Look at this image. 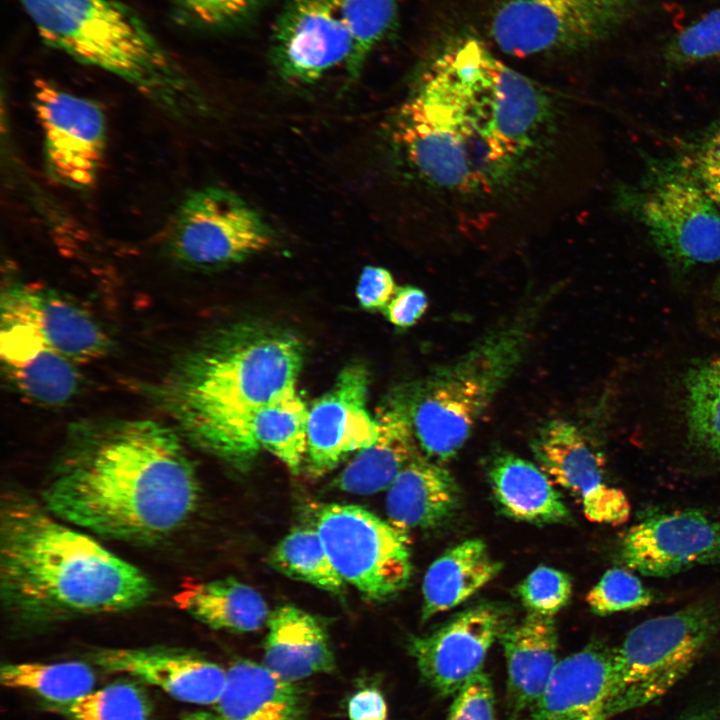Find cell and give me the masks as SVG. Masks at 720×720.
Returning <instances> with one entry per match:
<instances>
[{"mask_svg":"<svg viewBox=\"0 0 720 720\" xmlns=\"http://www.w3.org/2000/svg\"><path fill=\"white\" fill-rule=\"evenodd\" d=\"M549 104L531 80L474 36L443 48L401 106L393 138L427 183L490 192L536 151Z\"/></svg>","mask_w":720,"mask_h":720,"instance_id":"1","label":"cell"},{"mask_svg":"<svg viewBox=\"0 0 720 720\" xmlns=\"http://www.w3.org/2000/svg\"><path fill=\"white\" fill-rule=\"evenodd\" d=\"M199 496L180 435L154 420L134 419L74 431L42 503L67 523L147 544L182 527Z\"/></svg>","mask_w":720,"mask_h":720,"instance_id":"2","label":"cell"},{"mask_svg":"<svg viewBox=\"0 0 720 720\" xmlns=\"http://www.w3.org/2000/svg\"><path fill=\"white\" fill-rule=\"evenodd\" d=\"M0 589L8 613L31 623L127 611L154 593L138 567L18 492L1 500Z\"/></svg>","mask_w":720,"mask_h":720,"instance_id":"3","label":"cell"},{"mask_svg":"<svg viewBox=\"0 0 720 720\" xmlns=\"http://www.w3.org/2000/svg\"><path fill=\"white\" fill-rule=\"evenodd\" d=\"M301 342L288 332L236 325L217 332L178 361L159 399L178 429L200 448L239 466L259 446L253 414L296 387Z\"/></svg>","mask_w":720,"mask_h":720,"instance_id":"4","label":"cell"},{"mask_svg":"<svg viewBox=\"0 0 720 720\" xmlns=\"http://www.w3.org/2000/svg\"><path fill=\"white\" fill-rule=\"evenodd\" d=\"M42 40L133 85L184 118L202 108L190 78L136 13L115 0H19Z\"/></svg>","mask_w":720,"mask_h":720,"instance_id":"5","label":"cell"},{"mask_svg":"<svg viewBox=\"0 0 720 720\" xmlns=\"http://www.w3.org/2000/svg\"><path fill=\"white\" fill-rule=\"evenodd\" d=\"M537 309L481 338L407 393L416 441L438 463L453 458L523 360Z\"/></svg>","mask_w":720,"mask_h":720,"instance_id":"6","label":"cell"},{"mask_svg":"<svg viewBox=\"0 0 720 720\" xmlns=\"http://www.w3.org/2000/svg\"><path fill=\"white\" fill-rule=\"evenodd\" d=\"M720 631V608L697 601L639 623L613 649V718L670 691L695 665Z\"/></svg>","mask_w":720,"mask_h":720,"instance_id":"7","label":"cell"},{"mask_svg":"<svg viewBox=\"0 0 720 720\" xmlns=\"http://www.w3.org/2000/svg\"><path fill=\"white\" fill-rule=\"evenodd\" d=\"M631 206L673 268L720 261V210L683 160L653 166L632 192Z\"/></svg>","mask_w":720,"mask_h":720,"instance_id":"8","label":"cell"},{"mask_svg":"<svg viewBox=\"0 0 720 720\" xmlns=\"http://www.w3.org/2000/svg\"><path fill=\"white\" fill-rule=\"evenodd\" d=\"M647 0H504L490 34L505 53L527 57L591 48L616 34Z\"/></svg>","mask_w":720,"mask_h":720,"instance_id":"9","label":"cell"},{"mask_svg":"<svg viewBox=\"0 0 720 720\" xmlns=\"http://www.w3.org/2000/svg\"><path fill=\"white\" fill-rule=\"evenodd\" d=\"M316 530L344 582L366 598L384 601L400 592L411 576L407 533L363 507L328 504Z\"/></svg>","mask_w":720,"mask_h":720,"instance_id":"10","label":"cell"},{"mask_svg":"<svg viewBox=\"0 0 720 720\" xmlns=\"http://www.w3.org/2000/svg\"><path fill=\"white\" fill-rule=\"evenodd\" d=\"M165 248L178 263L197 269L224 267L263 251L272 232L233 192L204 187L187 194L173 214Z\"/></svg>","mask_w":720,"mask_h":720,"instance_id":"11","label":"cell"},{"mask_svg":"<svg viewBox=\"0 0 720 720\" xmlns=\"http://www.w3.org/2000/svg\"><path fill=\"white\" fill-rule=\"evenodd\" d=\"M32 106L42 131L49 177L69 189L92 188L106 147L107 126L102 108L89 98L42 79L34 83Z\"/></svg>","mask_w":720,"mask_h":720,"instance_id":"12","label":"cell"},{"mask_svg":"<svg viewBox=\"0 0 720 720\" xmlns=\"http://www.w3.org/2000/svg\"><path fill=\"white\" fill-rule=\"evenodd\" d=\"M270 56L291 84H311L350 67L354 44L336 0H286L271 33Z\"/></svg>","mask_w":720,"mask_h":720,"instance_id":"13","label":"cell"},{"mask_svg":"<svg viewBox=\"0 0 720 720\" xmlns=\"http://www.w3.org/2000/svg\"><path fill=\"white\" fill-rule=\"evenodd\" d=\"M532 450L540 468L575 498L588 520L620 525L629 518L625 493L607 482L601 455L574 423L549 420L538 430Z\"/></svg>","mask_w":720,"mask_h":720,"instance_id":"14","label":"cell"},{"mask_svg":"<svg viewBox=\"0 0 720 720\" xmlns=\"http://www.w3.org/2000/svg\"><path fill=\"white\" fill-rule=\"evenodd\" d=\"M620 558L628 568L654 577L720 565V520L696 509L646 517L625 532Z\"/></svg>","mask_w":720,"mask_h":720,"instance_id":"15","label":"cell"},{"mask_svg":"<svg viewBox=\"0 0 720 720\" xmlns=\"http://www.w3.org/2000/svg\"><path fill=\"white\" fill-rule=\"evenodd\" d=\"M368 387L367 369L351 364L308 409L305 461L311 476L327 474L377 439L378 421L367 409Z\"/></svg>","mask_w":720,"mask_h":720,"instance_id":"16","label":"cell"},{"mask_svg":"<svg viewBox=\"0 0 720 720\" xmlns=\"http://www.w3.org/2000/svg\"><path fill=\"white\" fill-rule=\"evenodd\" d=\"M505 620L501 607L484 603L458 613L430 634L413 637L408 650L423 680L441 696L454 695L483 670Z\"/></svg>","mask_w":720,"mask_h":720,"instance_id":"17","label":"cell"},{"mask_svg":"<svg viewBox=\"0 0 720 720\" xmlns=\"http://www.w3.org/2000/svg\"><path fill=\"white\" fill-rule=\"evenodd\" d=\"M90 659L106 672L127 675L191 704L215 705L226 683L225 669L185 649L104 648L90 654Z\"/></svg>","mask_w":720,"mask_h":720,"instance_id":"18","label":"cell"},{"mask_svg":"<svg viewBox=\"0 0 720 720\" xmlns=\"http://www.w3.org/2000/svg\"><path fill=\"white\" fill-rule=\"evenodd\" d=\"M2 321L21 323L77 365L102 358L110 342L81 307L47 289L13 284L2 296Z\"/></svg>","mask_w":720,"mask_h":720,"instance_id":"19","label":"cell"},{"mask_svg":"<svg viewBox=\"0 0 720 720\" xmlns=\"http://www.w3.org/2000/svg\"><path fill=\"white\" fill-rule=\"evenodd\" d=\"M613 650L590 645L557 662L526 720H610Z\"/></svg>","mask_w":720,"mask_h":720,"instance_id":"20","label":"cell"},{"mask_svg":"<svg viewBox=\"0 0 720 720\" xmlns=\"http://www.w3.org/2000/svg\"><path fill=\"white\" fill-rule=\"evenodd\" d=\"M1 358L17 388L45 405H61L78 390L77 364L48 346L27 326L10 321L1 324Z\"/></svg>","mask_w":720,"mask_h":720,"instance_id":"21","label":"cell"},{"mask_svg":"<svg viewBox=\"0 0 720 720\" xmlns=\"http://www.w3.org/2000/svg\"><path fill=\"white\" fill-rule=\"evenodd\" d=\"M507 666L511 719L527 713L540 697L557 665L558 634L554 617L528 612L499 637Z\"/></svg>","mask_w":720,"mask_h":720,"instance_id":"22","label":"cell"},{"mask_svg":"<svg viewBox=\"0 0 720 720\" xmlns=\"http://www.w3.org/2000/svg\"><path fill=\"white\" fill-rule=\"evenodd\" d=\"M376 419L375 442L358 451L336 478V487L342 491L368 495L388 489L418 454L406 395L391 399Z\"/></svg>","mask_w":720,"mask_h":720,"instance_id":"23","label":"cell"},{"mask_svg":"<svg viewBox=\"0 0 720 720\" xmlns=\"http://www.w3.org/2000/svg\"><path fill=\"white\" fill-rule=\"evenodd\" d=\"M220 720H309L304 691L265 665L234 662L215 704Z\"/></svg>","mask_w":720,"mask_h":720,"instance_id":"24","label":"cell"},{"mask_svg":"<svg viewBox=\"0 0 720 720\" xmlns=\"http://www.w3.org/2000/svg\"><path fill=\"white\" fill-rule=\"evenodd\" d=\"M460 490L452 474L417 454L390 485L386 496L389 522L408 533L440 525L459 506Z\"/></svg>","mask_w":720,"mask_h":720,"instance_id":"25","label":"cell"},{"mask_svg":"<svg viewBox=\"0 0 720 720\" xmlns=\"http://www.w3.org/2000/svg\"><path fill=\"white\" fill-rule=\"evenodd\" d=\"M267 624L263 665L274 674L296 682L334 669L328 633L317 617L283 605L269 615Z\"/></svg>","mask_w":720,"mask_h":720,"instance_id":"26","label":"cell"},{"mask_svg":"<svg viewBox=\"0 0 720 720\" xmlns=\"http://www.w3.org/2000/svg\"><path fill=\"white\" fill-rule=\"evenodd\" d=\"M488 477L493 496L507 516L533 524L568 519L569 510L556 485L539 465L501 453L493 458Z\"/></svg>","mask_w":720,"mask_h":720,"instance_id":"27","label":"cell"},{"mask_svg":"<svg viewBox=\"0 0 720 720\" xmlns=\"http://www.w3.org/2000/svg\"><path fill=\"white\" fill-rule=\"evenodd\" d=\"M502 568L480 539L465 540L440 555L428 568L422 583V621L465 602Z\"/></svg>","mask_w":720,"mask_h":720,"instance_id":"28","label":"cell"},{"mask_svg":"<svg viewBox=\"0 0 720 720\" xmlns=\"http://www.w3.org/2000/svg\"><path fill=\"white\" fill-rule=\"evenodd\" d=\"M176 605L210 628L245 633L268 621V606L255 589L234 578L188 580L174 596Z\"/></svg>","mask_w":720,"mask_h":720,"instance_id":"29","label":"cell"},{"mask_svg":"<svg viewBox=\"0 0 720 720\" xmlns=\"http://www.w3.org/2000/svg\"><path fill=\"white\" fill-rule=\"evenodd\" d=\"M308 408L296 387L260 407L252 416L251 433L259 447L298 473L307 452Z\"/></svg>","mask_w":720,"mask_h":720,"instance_id":"30","label":"cell"},{"mask_svg":"<svg viewBox=\"0 0 720 720\" xmlns=\"http://www.w3.org/2000/svg\"><path fill=\"white\" fill-rule=\"evenodd\" d=\"M2 685L31 692L58 707L65 708L95 689L96 675L86 663L21 662L1 667Z\"/></svg>","mask_w":720,"mask_h":720,"instance_id":"31","label":"cell"},{"mask_svg":"<svg viewBox=\"0 0 720 720\" xmlns=\"http://www.w3.org/2000/svg\"><path fill=\"white\" fill-rule=\"evenodd\" d=\"M683 383L688 439L720 461V352L690 367Z\"/></svg>","mask_w":720,"mask_h":720,"instance_id":"32","label":"cell"},{"mask_svg":"<svg viewBox=\"0 0 720 720\" xmlns=\"http://www.w3.org/2000/svg\"><path fill=\"white\" fill-rule=\"evenodd\" d=\"M268 561L290 578L333 594L344 591V580L333 566L316 528L291 531L272 549Z\"/></svg>","mask_w":720,"mask_h":720,"instance_id":"33","label":"cell"},{"mask_svg":"<svg viewBox=\"0 0 720 720\" xmlns=\"http://www.w3.org/2000/svg\"><path fill=\"white\" fill-rule=\"evenodd\" d=\"M336 3L354 44L347 72L354 79L373 50L395 29L400 0H336Z\"/></svg>","mask_w":720,"mask_h":720,"instance_id":"34","label":"cell"},{"mask_svg":"<svg viewBox=\"0 0 720 720\" xmlns=\"http://www.w3.org/2000/svg\"><path fill=\"white\" fill-rule=\"evenodd\" d=\"M70 720H153L151 701L133 682H116L60 709Z\"/></svg>","mask_w":720,"mask_h":720,"instance_id":"35","label":"cell"},{"mask_svg":"<svg viewBox=\"0 0 720 720\" xmlns=\"http://www.w3.org/2000/svg\"><path fill=\"white\" fill-rule=\"evenodd\" d=\"M663 58L671 67L720 61V7L672 35L665 44Z\"/></svg>","mask_w":720,"mask_h":720,"instance_id":"36","label":"cell"},{"mask_svg":"<svg viewBox=\"0 0 720 720\" xmlns=\"http://www.w3.org/2000/svg\"><path fill=\"white\" fill-rule=\"evenodd\" d=\"M586 601L593 613L603 616L646 607L653 595L630 571L612 568L591 588Z\"/></svg>","mask_w":720,"mask_h":720,"instance_id":"37","label":"cell"},{"mask_svg":"<svg viewBox=\"0 0 720 720\" xmlns=\"http://www.w3.org/2000/svg\"><path fill=\"white\" fill-rule=\"evenodd\" d=\"M517 592L528 612L554 617L571 599L572 580L561 570L539 566L520 583Z\"/></svg>","mask_w":720,"mask_h":720,"instance_id":"38","label":"cell"},{"mask_svg":"<svg viewBox=\"0 0 720 720\" xmlns=\"http://www.w3.org/2000/svg\"><path fill=\"white\" fill-rule=\"evenodd\" d=\"M682 160L720 210V122L709 128Z\"/></svg>","mask_w":720,"mask_h":720,"instance_id":"39","label":"cell"},{"mask_svg":"<svg viewBox=\"0 0 720 720\" xmlns=\"http://www.w3.org/2000/svg\"><path fill=\"white\" fill-rule=\"evenodd\" d=\"M447 720H496L493 686L483 670L454 694Z\"/></svg>","mask_w":720,"mask_h":720,"instance_id":"40","label":"cell"},{"mask_svg":"<svg viewBox=\"0 0 720 720\" xmlns=\"http://www.w3.org/2000/svg\"><path fill=\"white\" fill-rule=\"evenodd\" d=\"M187 17L207 26H223L246 16L259 0H171Z\"/></svg>","mask_w":720,"mask_h":720,"instance_id":"41","label":"cell"},{"mask_svg":"<svg viewBox=\"0 0 720 720\" xmlns=\"http://www.w3.org/2000/svg\"><path fill=\"white\" fill-rule=\"evenodd\" d=\"M397 286L391 273L382 267L366 266L359 278L356 297L366 310H382L390 302Z\"/></svg>","mask_w":720,"mask_h":720,"instance_id":"42","label":"cell"},{"mask_svg":"<svg viewBox=\"0 0 720 720\" xmlns=\"http://www.w3.org/2000/svg\"><path fill=\"white\" fill-rule=\"evenodd\" d=\"M427 306L426 294L421 289L404 286L397 288L383 311L390 323L406 328L414 325L423 316Z\"/></svg>","mask_w":720,"mask_h":720,"instance_id":"43","label":"cell"},{"mask_svg":"<svg viewBox=\"0 0 720 720\" xmlns=\"http://www.w3.org/2000/svg\"><path fill=\"white\" fill-rule=\"evenodd\" d=\"M350 720H384L387 705L382 693L375 688H364L356 692L348 702Z\"/></svg>","mask_w":720,"mask_h":720,"instance_id":"44","label":"cell"},{"mask_svg":"<svg viewBox=\"0 0 720 720\" xmlns=\"http://www.w3.org/2000/svg\"><path fill=\"white\" fill-rule=\"evenodd\" d=\"M182 720H220L216 713L194 712L186 715Z\"/></svg>","mask_w":720,"mask_h":720,"instance_id":"45","label":"cell"},{"mask_svg":"<svg viewBox=\"0 0 720 720\" xmlns=\"http://www.w3.org/2000/svg\"><path fill=\"white\" fill-rule=\"evenodd\" d=\"M685 720H720V719L712 714L705 713V714L694 715Z\"/></svg>","mask_w":720,"mask_h":720,"instance_id":"46","label":"cell"},{"mask_svg":"<svg viewBox=\"0 0 720 720\" xmlns=\"http://www.w3.org/2000/svg\"><path fill=\"white\" fill-rule=\"evenodd\" d=\"M384 720H387V719H384Z\"/></svg>","mask_w":720,"mask_h":720,"instance_id":"47","label":"cell"}]
</instances>
